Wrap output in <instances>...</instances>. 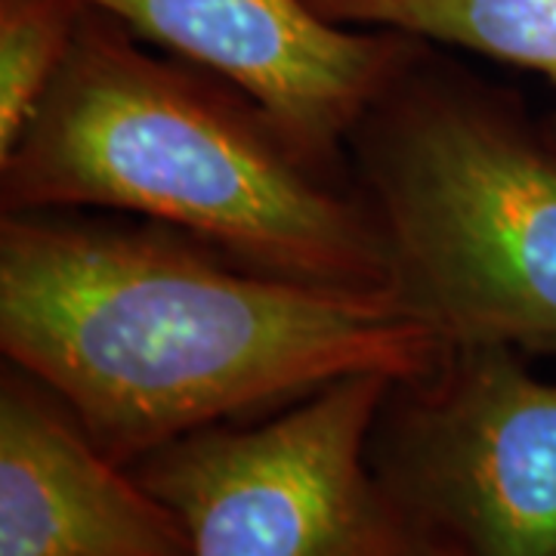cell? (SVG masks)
Instances as JSON below:
<instances>
[{
    "label": "cell",
    "instance_id": "cell-1",
    "mask_svg": "<svg viewBox=\"0 0 556 556\" xmlns=\"http://www.w3.org/2000/svg\"><path fill=\"white\" fill-rule=\"evenodd\" d=\"M0 350L121 464L448 343L396 298L257 273L167 226L0 217Z\"/></svg>",
    "mask_w": 556,
    "mask_h": 556
},
{
    "label": "cell",
    "instance_id": "cell-2",
    "mask_svg": "<svg viewBox=\"0 0 556 556\" xmlns=\"http://www.w3.org/2000/svg\"><path fill=\"white\" fill-rule=\"evenodd\" d=\"M137 40L84 10L50 93L0 155V211H130L257 273L393 298L353 167L316 159L236 84Z\"/></svg>",
    "mask_w": 556,
    "mask_h": 556
},
{
    "label": "cell",
    "instance_id": "cell-3",
    "mask_svg": "<svg viewBox=\"0 0 556 556\" xmlns=\"http://www.w3.org/2000/svg\"><path fill=\"white\" fill-rule=\"evenodd\" d=\"M393 298L445 343L556 356V134L420 40L358 121Z\"/></svg>",
    "mask_w": 556,
    "mask_h": 556
},
{
    "label": "cell",
    "instance_id": "cell-4",
    "mask_svg": "<svg viewBox=\"0 0 556 556\" xmlns=\"http://www.w3.org/2000/svg\"><path fill=\"white\" fill-rule=\"evenodd\" d=\"M390 375H350L273 415L217 424L130 470L174 510L192 556H442L371 467Z\"/></svg>",
    "mask_w": 556,
    "mask_h": 556
},
{
    "label": "cell",
    "instance_id": "cell-5",
    "mask_svg": "<svg viewBox=\"0 0 556 556\" xmlns=\"http://www.w3.org/2000/svg\"><path fill=\"white\" fill-rule=\"evenodd\" d=\"M368 457L442 556H556V380L514 346L448 343L393 380Z\"/></svg>",
    "mask_w": 556,
    "mask_h": 556
},
{
    "label": "cell",
    "instance_id": "cell-6",
    "mask_svg": "<svg viewBox=\"0 0 556 556\" xmlns=\"http://www.w3.org/2000/svg\"><path fill=\"white\" fill-rule=\"evenodd\" d=\"M236 84L316 159L350 164V137L420 38L321 16L313 0H80Z\"/></svg>",
    "mask_w": 556,
    "mask_h": 556
},
{
    "label": "cell",
    "instance_id": "cell-7",
    "mask_svg": "<svg viewBox=\"0 0 556 556\" xmlns=\"http://www.w3.org/2000/svg\"><path fill=\"white\" fill-rule=\"evenodd\" d=\"M0 556H192L179 517L43 380L0 375Z\"/></svg>",
    "mask_w": 556,
    "mask_h": 556
},
{
    "label": "cell",
    "instance_id": "cell-8",
    "mask_svg": "<svg viewBox=\"0 0 556 556\" xmlns=\"http://www.w3.org/2000/svg\"><path fill=\"white\" fill-rule=\"evenodd\" d=\"M313 7L340 25L387 28L519 65L556 87V0H313Z\"/></svg>",
    "mask_w": 556,
    "mask_h": 556
},
{
    "label": "cell",
    "instance_id": "cell-9",
    "mask_svg": "<svg viewBox=\"0 0 556 556\" xmlns=\"http://www.w3.org/2000/svg\"><path fill=\"white\" fill-rule=\"evenodd\" d=\"M84 10L80 0H0V155L50 93Z\"/></svg>",
    "mask_w": 556,
    "mask_h": 556
}]
</instances>
